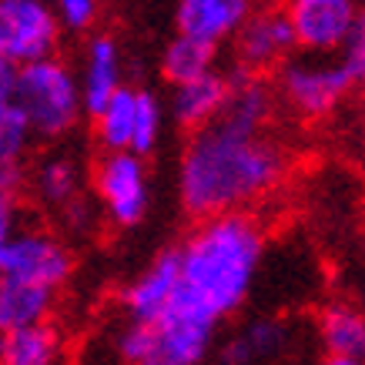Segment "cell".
<instances>
[{
  "label": "cell",
  "mask_w": 365,
  "mask_h": 365,
  "mask_svg": "<svg viewBox=\"0 0 365 365\" xmlns=\"http://www.w3.org/2000/svg\"><path fill=\"white\" fill-rule=\"evenodd\" d=\"M288 158L262 128L215 118L188 138L178 161V198L188 215L248 211L282 185Z\"/></svg>",
  "instance_id": "6da1fadb"
},
{
  "label": "cell",
  "mask_w": 365,
  "mask_h": 365,
  "mask_svg": "<svg viewBox=\"0 0 365 365\" xmlns=\"http://www.w3.org/2000/svg\"><path fill=\"white\" fill-rule=\"evenodd\" d=\"M181 288L171 305L208 322H222L245 305L262 268L265 228L252 211L198 218L181 242Z\"/></svg>",
  "instance_id": "7a4b0ae2"
},
{
  "label": "cell",
  "mask_w": 365,
  "mask_h": 365,
  "mask_svg": "<svg viewBox=\"0 0 365 365\" xmlns=\"http://www.w3.org/2000/svg\"><path fill=\"white\" fill-rule=\"evenodd\" d=\"M0 101H17L31 118L37 138H61L78 124L84 111L81 78L57 57L34 64H0Z\"/></svg>",
  "instance_id": "3957f363"
},
{
  "label": "cell",
  "mask_w": 365,
  "mask_h": 365,
  "mask_svg": "<svg viewBox=\"0 0 365 365\" xmlns=\"http://www.w3.org/2000/svg\"><path fill=\"white\" fill-rule=\"evenodd\" d=\"M215 325L188 309H171L155 322H128L118 339L124 365H201L215 339Z\"/></svg>",
  "instance_id": "277c9868"
},
{
  "label": "cell",
  "mask_w": 365,
  "mask_h": 365,
  "mask_svg": "<svg viewBox=\"0 0 365 365\" xmlns=\"http://www.w3.org/2000/svg\"><path fill=\"white\" fill-rule=\"evenodd\" d=\"M355 88L349 61H332V54H312L288 57L278 71V91L292 111L305 121H322L342 108L349 91Z\"/></svg>",
  "instance_id": "5b68a950"
},
{
  "label": "cell",
  "mask_w": 365,
  "mask_h": 365,
  "mask_svg": "<svg viewBox=\"0 0 365 365\" xmlns=\"http://www.w3.org/2000/svg\"><path fill=\"white\" fill-rule=\"evenodd\" d=\"M91 185L111 225L134 228L144 222L148 205H151V181H148L144 155L104 151V158L91 171Z\"/></svg>",
  "instance_id": "8992f818"
},
{
  "label": "cell",
  "mask_w": 365,
  "mask_h": 365,
  "mask_svg": "<svg viewBox=\"0 0 365 365\" xmlns=\"http://www.w3.org/2000/svg\"><path fill=\"white\" fill-rule=\"evenodd\" d=\"M74 272L67 245L41 228H14L0 238V282L61 288Z\"/></svg>",
  "instance_id": "52a82bcc"
},
{
  "label": "cell",
  "mask_w": 365,
  "mask_h": 365,
  "mask_svg": "<svg viewBox=\"0 0 365 365\" xmlns=\"http://www.w3.org/2000/svg\"><path fill=\"white\" fill-rule=\"evenodd\" d=\"M64 24L51 0H0V57L11 64H34L54 57Z\"/></svg>",
  "instance_id": "ba28073f"
},
{
  "label": "cell",
  "mask_w": 365,
  "mask_h": 365,
  "mask_svg": "<svg viewBox=\"0 0 365 365\" xmlns=\"http://www.w3.org/2000/svg\"><path fill=\"white\" fill-rule=\"evenodd\" d=\"M285 14L299 47L312 54L345 51L365 17L359 0H288Z\"/></svg>",
  "instance_id": "9c48e42d"
},
{
  "label": "cell",
  "mask_w": 365,
  "mask_h": 365,
  "mask_svg": "<svg viewBox=\"0 0 365 365\" xmlns=\"http://www.w3.org/2000/svg\"><path fill=\"white\" fill-rule=\"evenodd\" d=\"M295 47H299V41H295L285 7L252 11V17L235 34V61H238V67L255 71V74L282 67Z\"/></svg>",
  "instance_id": "30bf717a"
},
{
  "label": "cell",
  "mask_w": 365,
  "mask_h": 365,
  "mask_svg": "<svg viewBox=\"0 0 365 365\" xmlns=\"http://www.w3.org/2000/svg\"><path fill=\"white\" fill-rule=\"evenodd\" d=\"M178 288H181V252L168 248L121 292V309L131 322H155L171 309Z\"/></svg>",
  "instance_id": "8fae6325"
},
{
  "label": "cell",
  "mask_w": 365,
  "mask_h": 365,
  "mask_svg": "<svg viewBox=\"0 0 365 365\" xmlns=\"http://www.w3.org/2000/svg\"><path fill=\"white\" fill-rule=\"evenodd\" d=\"M248 17H252V0H178L175 7L178 34L208 41L215 47L235 37Z\"/></svg>",
  "instance_id": "7c38bea8"
},
{
  "label": "cell",
  "mask_w": 365,
  "mask_h": 365,
  "mask_svg": "<svg viewBox=\"0 0 365 365\" xmlns=\"http://www.w3.org/2000/svg\"><path fill=\"white\" fill-rule=\"evenodd\" d=\"M81 94H84V111L94 118L101 108L124 88L121 84V51L108 34H94L84 47V64H81Z\"/></svg>",
  "instance_id": "4fadbf2b"
},
{
  "label": "cell",
  "mask_w": 365,
  "mask_h": 365,
  "mask_svg": "<svg viewBox=\"0 0 365 365\" xmlns=\"http://www.w3.org/2000/svg\"><path fill=\"white\" fill-rule=\"evenodd\" d=\"M228 94H232V78H225V74H218V71H211V74H205V78L175 84V94H171V114H175V121L181 124V128L198 131V128L211 124L218 114L225 111Z\"/></svg>",
  "instance_id": "5bb4252c"
},
{
  "label": "cell",
  "mask_w": 365,
  "mask_h": 365,
  "mask_svg": "<svg viewBox=\"0 0 365 365\" xmlns=\"http://www.w3.org/2000/svg\"><path fill=\"white\" fill-rule=\"evenodd\" d=\"M315 332L325 355L365 359V305L329 302L315 315Z\"/></svg>",
  "instance_id": "9a60e30c"
},
{
  "label": "cell",
  "mask_w": 365,
  "mask_h": 365,
  "mask_svg": "<svg viewBox=\"0 0 365 365\" xmlns=\"http://www.w3.org/2000/svg\"><path fill=\"white\" fill-rule=\"evenodd\" d=\"M288 325L278 319H255L242 332H235L225 342L218 365H265L285 352Z\"/></svg>",
  "instance_id": "2e32d148"
},
{
  "label": "cell",
  "mask_w": 365,
  "mask_h": 365,
  "mask_svg": "<svg viewBox=\"0 0 365 365\" xmlns=\"http://www.w3.org/2000/svg\"><path fill=\"white\" fill-rule=\"evenodd\" d=\"M54 299V288L31 285V282H0V329L11 332V329L41 325L51 319Z\"/></svg>",
  "instance_id": "e0dca14e"
},
{
  "label": "cell",
  "mask_w": 365,
  "mask_h": 365,
  "mask_svg": "<svg viewBox=\"0 0 365 365\" xmlns=\"http://www.w3.org/2000/svg\"><path fill=\"white\" fill-rule=\"evenodd\" d=\"M0 365H61V332L51 322L4 332Z\"/></svg>",
  "instance_id": "ac0fdd59"
},
{
  "label": "cell",
  "mask_w": 365,
  "mask_h": 365,
  "mask_svg": "<svg viewBox=\"0 0 365 365\" xmlns=\"http://www.w3.org/2000/svg\"><path fill=\"white\" fill-rule=\"evenodd\" d=\"M34 195L41 205L54 211H67L78 205V195H81V168L74 158L67 155H51L44 158L41 165L34 168Z\"/></svg>",
  "instance_id": "d6986e66"
},
{
  "label": "cell",
  "mask_w": 365,
  "mask_h": 365,
  "mask_svg": "<svg viewBox=\"0 0 365 365\" xmlns=\"http://www.w3.org/2000/svg\"><path fill=\"white\" fill-rule=\"evenodd\" d=\"M138 108H141V91L121 88L101 114H94V131L104 151H131L134 134H138Z\"/></svg>",
  "instance_id": "ffe728a7"
},
{
  "label": "cell",
  "mask_w": 365,
  "mask_h": 365,
  "mask_svg": "<svg viewBox=\"0 0 365 365\" xmlns=\"http://www.w3.org/2000/svg\"><path fill=\"white\" fill-rule=\"evenodd\" d=\"M211 71H215V44L188 37V34H178L175 41L165 47V54H161V74L171 84L205 78Z\"/></svg>",
  "instance_id": "44dd1931"
},
{
  "label": "cell",
  "mask_w": 365,
  "mask_h": 365,
  "mask_svg": "<svg viewBox=\"0 0 365 365\" xmlns=\"http://www.w3.org/2000/svg\"><path fill=\"white\" fill-rule=\"evenodd\" d=\"M34 134L31 118L24 114L17 101H0V165H21Z\"/></svg>",
  "instance_id": "7402d4cb"
},
{
  "label": "cell",
  "mask_w": 365,
  "mask_h": 365,
  "mask_svg": "<svg viewBox=\"0 0 365 365\" xmlns=\"http://www.w3.org/2000/svg\"><path fill=\"white\" fill-rule=\"evenodd\" d=\"M158 138H161V104L151 91H141V108H138V134H134V155H151Z\"/></svg>",
  "instance_id": "603a6c76"
},
{
  "label": "cell",
  "mask_w": 365,
  "mask_h": 365,
  "mask_svg": "<svg viewBox=\"0 0 365 365\" xmlns=\"http://www.w3.org/2000/svg\"><path fill=\"white\" fill-rule=\"evenodd\" d=\"M54 4L57 17L64 24V31H74V34H84L98 24V14H101V0H51Z\"/></svg>",
  "instance_id": "cb8c5ba5"
},
{
  "label": "cell",
  "mask_w": 365,
  "mask_h": 365,
  "mask_svg": "<svg viewBox=\"0 0 365 365\" xmlns=\"http://www.w3.org/2000/svg\"><path fill=\"white\" fill-rule=\"evenodd\" d=\"M345 61L352 67L355 88L362 91V98H365V17H362V24H359V31L352 34L349 47H345Z\"/></svg>",
  "instance_id": "d4e9b609"
},
{
  "label": "cell",
  "mask_w": 365,
  "mask_h": 365,
  "mask_svg": "<svg viewBox=\"0 0 365 365\" xmlns=\"http://www.w3.org/2000/svg\"><path fill=\"white\" fill-rule=\"evenodd\" d=\"M319 365H365V359H345V355H325Z\"/></svg>",
  "instance_id": "484cf974"
},
{
  "label": "cell",
  "mask_w": 365,
  "mask_h": 365,
  "mask_svg": "<svg viewBox=\"0 0 365 365\" xmlns=\"http://www.w3.org/2000/svg\"><path fill=\"white\" fill-rule=\"evenodd\" d=\"M262 4H265V7H285L288 0H262Z\"/></svg>",
  "instance_id": "4316f807"
},
{
  "label": "cell",
  "mask_w": 365,
  "mask_h": 365,
  "mask_svg": "<svg viewBox=\"0 0 365 365\" xmlns=\"http://www.w3.org/2000/svg\"><path fill=\"white\" fill-rule=\"evenodd\" d=\"M362 165H365V138H362Z\"/></svg>",
  "instance_id": "83f0119b"
},
{
  "label": "cell",
  "mask_w": 365,
  "mask_h": 365,
  "mask_svg": "<svg viewBox=\"0 0 365 365\" xmlns=\"http://www.w3.org/2000/svg\"><path fill=\"white\" fill-rule=\"evenodd\" d=\"M362 305H365V285H362Z\"/></svg>",
  "instance_id": "f1b7e54d"
}]
</instances>
